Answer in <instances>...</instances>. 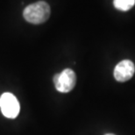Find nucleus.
<instances>
[{"mask_svg":"<svg viewBox=\"0 0 135 135\" xmlns=\"http://www.w3.org/2000/svg\"><path fill=\"white\" fill-rule=\"evenodd\" d=\"M0 110L4 117L15 118L20 113V105L13 94L4 92L0 97Z\"/></svg>","mask_w":135,"mask_h":135,"instance_id":"7ed1b4c3","label":"nucleus"},{"mask_svg":"<svg viewBox=\"0 0 135 135\" xmlns=\"http://www.w3.org/2000/svg\"><path fill=\"white\" fill-rule=\"evenodd\" d=\"M105 135H115V134H112V133H107V134H105Z\"/></svg>","mask_w":135,"mask_h":135,"instance_id":"423d86ee","label":"nucleus"},{"mask_svg":"<svg viewBox=\"0 0 135 135\" xmlns=\"http://www.w3.org/2000/svg\"><path fill=\"white\" fill-rule=\"evenodd\" d=\"M135 72L134 63L130 60H124L116 65L113 75L118 82H126L133 76Z\"/></svg>","mask_w":135,"mask_h":135,"instance_id":"20e7f679","label":"nucleus"},{"mask_svg":"<svg viewBox=\"0 0 135 135\" xmlns=\"http://www.w3.org/2000/svg\"><path fill=\"white\" fill-rule=\"evenodd\" d=\"M50 12L49 4L45 1H39L26 7L23 12V16L27 22L39 25L46 22L49 18Z\"/></svg>","mask_w":135,"mask_h":135,"instance_id":"f257e3e1","label":"nucleus"},{"mask_svg":"<svg viewBox=\"0 0 135 135\" xmlns=\"http://www.w3.org/2000/svg\"><path fill=\"white\" fill-rule=\"evenodd\" d=\"M113 4L116 9L126 12L133 7L135 0H113Z\"/></svg>","mask_w":135,"mask_h":135,"instance_id":"39448f33","label":"nucleus"},{"mask_svg":"<svg viewBox=\"0 0 135 135\" xmlns=\"http://www.w3.org/2000/svg\"><path fill=\"white\" fill-rule=\"evenodd\" d=\"M76 83L75 73L70 69H66L54 76V83L59 92L68 93L74 89Z\"/></svg>","mask_w":135,"mask_h":135,"instance_id":"f03ea898","label":"nucleus"}]
</instances>
